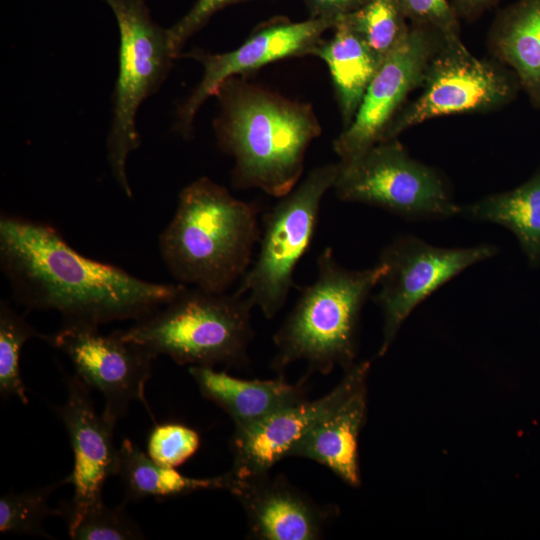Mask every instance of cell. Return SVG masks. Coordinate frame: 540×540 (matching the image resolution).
<instances>
[{"instance_id":"obj_8","label":"cell","mask_w":540,"mask_h":540,"mask_svg":"<svg viewBox=\"0 0 540 540\" xmlns=\"http://www.w3.org/2000/svg\"><path fill=\"white\" fill-rule=\"evenodd\" d=\"M421 93L404 104L382 141L436 117L493 111L511 103L521 89L515 73L499 61L475 57L458 38H444L429 61Z\"/></svg>"},{"instance_id":"obj_26","label":"cell","mask_w":540,"mask_h":540,"mask_svg":"<svg viewBox=\"0 0 540 540\" xmlns=\"http://www.w3.org/2000/svg\"><path fill=\"white\" fill-rule=\"evenodd\" d=\"M200 446L199 433L182 423L154 426L147 439V454L158 464L176 468L191 458Z\"/></svg>"},{"instance_id":"obj_14","label":"cell","mask_w":540,"mask_h":540,"mask_svg":"<svg viewBox=\"0 0 540 540\" xmlns=\"http://www.w3.org/2000/svg\"><path fill=\"white\" fill-rule=\"evenodd\" d=\"M65 384L67 399L55 411L68 433L74 459L71 473L61 481L73 486L71 500L61 508L70 532L87 513L105 504L103 488L108 478L118 475L119 448L113 440L117 422L96 412L91 389L75 374L66 375Z\"/></svg>"},{"instance_id":"obj_28","label":"cell","mask_w":540,"mask_h":540,"mask_svg":"<svg viewBox=\"0 0 540 540\" xmlns=\"http://www.w3.org/2000/svg\"><path fill=\"white\" fill-rule=\"evenodd\" d=\"M410 24L440 32L445 38H458L457 13L447 0H397Z\"/></svg>"},{"instance_id":"obj_20","label":"cell","mask_w":540,"mask_h":540,"mask_svg":"<svg viewBox=\"0 0 540 540\" xmlns=\"http://www.w3.org/2000/svg\"><path fill=\"white\" fill-rule=\"evenodd\" d=\"M332 30L333 36L322 39L312 55L321 58L330 71L346 128L353 121L369 84L384 60L342 18Z\"/></svg>"},{"instance_id":"obj_21","label":"cell","mask_w":540,"mask_h":540,"mask_svg":"<svg viewBox=\"0 0 540 540\" xmlns=\"http://www.w3.org/2000/svg\"><path fill=\"white\" fill-rule=\"evenodd\" d=\"M460 214L506 227L516 236L529 265L540 266V168L512 190L461 207Z\"/></svg>"},{"instance_id":"obj_10","label":"cell","mask_w":540,"mask_h":540,"mask_svg":"<svg viewBox=\"0 0 540 540\" xmlns=\"http://www.w3.org/2000/svg\"><path fill=\"white\" fill-rule=\"evenodd\" d=\"M496 253L492 245L441 248L413 236H402L384 247L380 262L386 265L380 290L373 297L383 315V356L414 308L444 283L469 266Z\"/></svg>"},{"instance_id":"obj_31","label":"cell","mask_w":540,"mask_h":540,"mask_svg":"<svg viewBox=\"0 0 540 540\" xmlns=\"http://www.w3.org/2000/svg\"><path fill=\"white\" fill-rule=\"evenodd\" d=\"M497 0H453L456 13L466 17L476 16Z\"/></svg>"},{"instance_id":"obj_22","label":"cell","mask_w":540,"mask_h":540,"mask_svg":"<svg viewBox=\"0 0 540 540\" xmlns=\"http://www.w3.org/2000/svg\"><path fill=\"white\" fill-rule=\"evenodd\" d=\"M118 475L127 500H165L200 490L228 489L227 473L212 478L188 477L173 467L153 461L132 440L123 438L119 447Z\"/></svg>"},{"instance_id":"obj_13","label":"cell","mask_w":540,"mask_h":540,"mask_svg":"<svg viewBox=\"0 0 540 540\" xmlns=\"http://www.w3.org/2000/svg\"><path fill=\"white\" fill-rule=\"evenodd\" d=\"M444 38L432 28L410 24L406 39L384 59L369 84L353 121L333 142L341 164L356 160L381 142L408 94L420 88L427 65Z\"/></svg>"},{"instance_id":"obj_24","label":"cell","mask_w":540,"mask_h":540,"mask_svg":"<svg viewBox=\"0 0 540 540\" xmlns=\"http://www.w3.org/2000/svg\"><path fill=\"white\" fill-rule=\"evenodd\" d=\"M45 335L32 327L7 301L0 302V394L4 399L16 397L24 405L29 400L22 379L20 357L24 344Z\"/></svg>"},{"instance_id":"obj_16","label":"cell","mask_w":540,"mask_h":540,"mask_svg":"<svg viewBox=\"0 0 540 540\" xmlns=\"http://www.w3.org/2000/svg\"><path fill=\"white\" fill-rule=\"evenodd\" d=\"M228 491L241 503L250 535L261 540L318 539L331 514L286 480L268 474L243 480L230 477Z\"/></svg>"},{"instance_id":"obj_9","label":"cell","mask_w":540,"mask_h":540,"mask_svg":"<svg viewBox=\"0 0 540 540\" xmlns=\"http://www.w3.org/2000/svg\"><path fill=\"white\" fill-rule=\"evenodd\" d=\"M340 164L333 189L342 201L377 206L409 219L460 214L439 172L413 159L395 139L382 141Z\"/></svg>"},{"instance_id":"obj_18","label":"cell","mask_w":540,"mask_h":540,"mask_svg":"<svg viewBox=\"0 0 540 540\" xmlns=\"http://www.w3.org/2000/svg\"><path fill=\"white\" fill-rule=\"evenodd\" d=\"M188 371L201 394L231 417L235 429L248 427L305 399L306 378L293 384L282 376L270 380L240 379L208 366H190Z\"/></svg>"},{"instance_id":"obj_4","label":"cell","mask_w":540,"mask_h":540,"mask_svg":"<svg viewBox=\"0 0 540 540\" xmlns=\"http://www.w3.org/2000/svg\"><path fill=\"white\" fill-rule=\"evenodd\" d=\"M385 272L380 261L363 270L347 269L325 248L317 259L315 280L300 289L274 334L273 369L282 372L291 363L305 361L310 370L326 375L336 366H353L362 308Z\"/></svg>"},{"instance_id":"obj_19","label":"cell","mask_w":540,"mask_h":540,"mask_svg":"<svg viewBox=\"0 0 540 540\" xmlns=\"http://www.w3.org/2000/svg\"><path fill=\"white\" fill-rule=\"evenodd\" d=\"M489 46L540 110V0H519L503 10L491 29Z\"/></svg>"},{"instance_id":"obj_27","label":"cell","mask_w":540,"mask_h":540,"mask_svg":"<svg viewBox=\"0 0 540 540\" xmlns=\"http://www.w3.org/2000/svg\"><path fill=\"white\" fill-rule=\"evenodd\" d=\"M73 540H132L142 539L139 526L126 514L123 505L108 507L106 504L87 513L72 529Z\"/></svg>"},{"instance_id":"obj_7","label":"cell","mask_w":540,"mask_h":540,"mask_svg":"<svg viewBox=\"0 0 540 540\" xmlns=\"http://www.w3.org/2000/svg\"><path fill=\"white\" fill-rule=\"evenodd\" d=\"M339 169V163L315 167L263 216L258 254L236 292L247 295L267 319L287 301L296 267L311 245L322 199Z\"/></svg>"},{"instance_id":"obj_3","label":"cell","mask_w":540,"mask_h":540,"mask_svg":"<svg viewBox=\"0 0 540 540\" xmlns=\"http://www.w3.org/2000/svg\"><path fill=\"white\" fill-rule=\"evenodd\" d=\"M259 207L200 177L178 196L158 239L162 260L181 284L224 293L241 280L260 240Z\"/></svg>"},{"instance_id":"obj_15","label":"cell","mask_w":540,"mask_h":540,"mask_svg":"<svg viewBox=\"0 0 540 540\" xmlns=\"http://www.w3.org/2000/svg\"><path fill=\"white\" fill-rule=\"evenodd\" d=\"M366 361L345 370L341 381L326 395L306 399L284 407L242 429L232 437L233 466L228 472L233 480L267 475L293 446L348 392Z\"/></svg>"},{"instance_id":"obj_30","label":"cell","mask_w":540,"mask_h":540,"mask_svg":"<svg viewBox=\"0 0 540 540\" xmlns=\"http://www.w3.org/2000/svg\"><path fill=\"white\" fill-rule=\"evenodd\" d=\"M310 17H328L340 20L356 11L369 0H305Z\"/></svg>"},{"instance_id":"obj_25","label":"cell","mask_w":540,"mask_h":540,"mask_svg":"<svg viewBox=\"0 0 540 540\" xmlns=\"http://www.w3.org/2000/svg\"><path fill=\"white\" fill-rule=\"evenodd\" d=\"M61 481L45 487L15 493L9 491L0 498V532L51 538L42 526L49 516L62 515V509L49 506L48 500Z\"/></svg>"},{"instance_id":"obj_2","label":"cell","mask_w":540,"mask_h":540,"mask_svg":"<svg viewBox=\"0 0 540 540\" xmlns=\"http://www.w3.org/2000/svg\"><path fill=\"white\" fill-rule=\"evenodd\" d=\"M215 96L220 113L214 128L220 148L234 159L232 185L286 195L299 183L306 151L321 133L312 107L236 77Z\"/></svg>"},{"instance_id":"obj_17","label":"cell","mask_w":540,"mask_h":540,"mask_svg":"<svg viewBox=\"0 0 540 540\" xmlns=\"http://www.w3.org/2000/svg\"><path fill=\"white\" fill-rule=\"evenodd\" d=\"M364 367L343 398L293 446L288 457L313 460L348 485H360L358 441L367 413V377Z\"/></svg>"},{"instance_id":"obj_11","label":"cell","mask_w":540,"mask_h":540,"mask_svg":"<svg viewBox=\"0 0 540 540\" xmlns=\"http://www.w3.org/2000/svg\"><path fill=\"white\" fill-rule=\"evenodd\" d=\"M98 327L64 323L60 330L45 335L44 339L70 359L75 375L82 382L102 393L105 416L117 422L132 401L141 402L151 414L145 387L156 357L125 339L119 330L104 335Z\"/></svg>"},{"instance_id":"obj_23","label":"cell","mask_w":540,"mask_h":540,"mask_svg":"<svg viewBox=\"0 0 540 540\" xmlns=\"http://www.w3.org/2000/svg\"><path fill=\"white\" fill-rule=\"evenodd\" d=\"M342 19L382 60L401 45L410 30L397 0H369Z\"/></svg>"},{"instance_id":"obj_1","label":"cell","mask_w":540,"mask_h":540,"mask_svg":"<svg viewBox=\"0 0 540 540\" xmlns=\"http://www.w3.org/2000/svg\"><path fill=\"white\" fill-rule=\"evenodd\" d=\"M0 267L20 304L56 311L64 323L137 321L184 285L142 280L78 253L46 223L7 214L0 218Z\"/></svg>"},{"instance_id":"obj_5","label":"cell","mask_w":540,"mask_h":540,"mask_svg":"<svg viewBox=\"0 0 540 540\" xmlns=\"http://www.w3.org/2000/svg\"><path fill=\"white\" fill-rule=\"evenodd\" d=\"M253 308L250 298L236 291L183 285L166 304L119 332L155 357L166 355L179 365L244 366L254 334Z\"/></svg>"},{"instance_id":"obj_6","label":"cell","mask_w":540,"mask_h":540,"mask_svg":"<svg viewBox=\"0 0 540 540\" xmlns=\"http://www.w3.org/2000/svg\"><path fill=\"white\" fill-rule=\"evenodd\" d=\"M103 1L116 18L120 40L107 159L115 181L131 198L126 166L129 155L141 145L137 112L162 86L177 58L168 30L152 19L146 0Z\"/></svg>"},{"instance_id":"obj_29","label":"cell","mask_w":540,"mask_h":540,"mask_svg":"<svg viewBox=\"0 0 540 540\" xmlns=\"http://www.w3.org/2000/svg\"><path fill=\"white\" fill-rule=\"evenodd\" d=\"M248 0H196L190 10L173 26L168 28L172 50L178 58L189 38L203 28L218 11Z\"/></svg>"},{"instance_id":"obj_12","label":"cell","mask_w":540,"mask_h":540,"mask_svg":"<svg viewBox=\"0 0 540 540\" xmlns=\"http://www.w3.org/2000/svg\"><path fill=\"white\" fill-rule=\"evenodd\" d=\"M339 20L318 17L292 22L285 17L274 18L256 28L237 49L225 53H208L194 49L181 56L190 57L203 67L198 85L177 109L175 129L189 137L195 116L201 106L229 78L256 70L266 64L288 57L312 55Z\"/></svg>"}]
</instances>
